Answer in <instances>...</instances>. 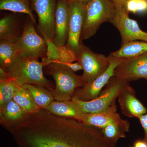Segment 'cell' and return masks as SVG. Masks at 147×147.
<instances>
[{"label": "cell", "mask_w": 147, "mask_h": 147, "mask_svg": "<svg viewBox=\"0 0 147 147\" xmlns=\"http://www.w3.org/2000/svg\"><path fill=\"white\" fill-rule=\"evenodd\" d=\"M18 147H117L101 129L45 108L7 127Z\"/></svg>", "instance_id": "obj_1"}, {"label": "cell", "mask_w": 147, "mask_h": 147, "mask_svg": "<svg viewBox=\"0 0 147 147\" xmlns=\"http://www.w3.org/2000/svg\"><path fill=\"white\" fill-rule=\"evenodd\" d=\"M42 61L46 65V73L55 81L56 87L52 92L55 100H71L75 90L86 84L82 75H77L65 64L47 57Z\"/></svg>", "instance_id": "obj_2"}, {"label": "cell", "mask_w": 147, "mask_h": 147, "mask_svg": "<svg viewBox=\"0 0 147 147\" xmlns=\"http://www.w3.org/2000/svg\"><path fill=\"white\" fill-rule=\"evenodd\" d=\"M45 66L38 59L24 57L21 54L5 70L18 86L26 84H36L45 87L53 92L51 82L44 76L42 68Z\"/></svg>", "instance_id": "obj_3"}, {"label": "cell", "mask_w": 147, "mask_h": 147, "mask_svg": "<svg viewBox=\"0 0 147 147\" xmlns=\"http://www.w3.org/2000/svg\"><path fill=\"white\" fill-rule=\"evenodd\" d=\"M117 6L111 0H90L86 4V16L81 41L94 35L100 25L111 23L115 15Z\"/></svg>", "instance_id": "obj_4"}, {"label": "cell", "mask_w": 147, "mask_h": 147, "mask_svg": "<svg viewBox=\"0 0 147 147\" xmlns=\"http://www.w3.org/2000/svg\"><path fill=\"white\" fill-rule=\"evenodd\" d=\"M127 81L117 79L113 76L97 97L93 100L83 101L72 98L80 110L85 114L99 113L108 109L117 98Z\"/></svg>", "instance_id": "obj_5"}, {"label": "cell", "mask_w": 147, "mask_h": 147, "mask_svg": "<svg viewBox=\"0 0 147 147\" xmlns=\"http://www.w3.org/2000/svg\"><path fill=\"white\" fill-rule=\"evenodd\" d=\"M34 25L28 16L24 24L23 33L16 41L20 54L24 57L37 59L47 57L48 43L38 34Z\"/></svg>", "instance_id": "obj_6"}, {"label": "cell", "mask_w": 147, "mask_h": 147, "mask_svg": "<svg viewBox=\"0 0 147 147\" xmlns=\"http://www.w3.org/2000/svg\"><path fill=\"white\" fill-rule=\"evenodd\" d=\"M84 70L82 76L86 84L91 83L104 73L110 65L109 58L105 55L94 53L86 46L83 41L80 43L78 61Z\"/></svg>", "instance_id": "obj_7"}, {"label": "cell", "mask_w": 147, "mask_h": 147, "mask_svg": "<svg viewBox=\"0 0 147 147\" xmlns=\"http://www.w3.org/2000/svg\"><path fill=\"white\" fill-rule=\"evenodd\" d=\"M32 9L38 17L37 26L48 42H52L55 34V16L58 0H30Z\"/></svg>", "instance_id": "obj_8"}, {"label": "cell", "mask_w": 147, "mask_h": 147, "mask_svg": "<svg viewBox=\"0 0 147 147\" xmlns=\"http://www.w3.org/2000/svg\"><path fill=\"white\" fill-rule=\"evenodd\" d=\"M110 65L108 68L93 82L86 84L75 90L72 98L83 101H89L98 96L102 89L108 84L114 75L115 69L124 60L125 58H117L111 55L108 56Z\"/></svg>", "instance_id": "obj_9"}, {"label": "cell", "mask_w": 147, "mask_h": 147, "mask_svg": "<svg viewBox=\"0 0 147 147\" xmlns=\"http://www.w3.org/2000/svg\"><path fill=\"white\" fill-rule=\"evenodd\" d=\"M70 20L67 42L65 46L78 57L80 50L81 37L86 16V4L68 0Z\"/></svg>", "instance_id": "obj_10"}, {"label": "cell", "mask_w": 147, "mask_h": 147, "mask_svg": "<svg viewBox=\"0 0 147 147\" xmlns=\"http://www.w3.org/2000/svg\"><path fill=\"white\" fill-rule=\"evenodd\" d=\"M128 13L124 6L117 7L115 15L111 23L119 32L122 44L137 40L147 42V32L140 29L137 21L129 17Z\"/></svg>", "instance_id": "obj_11"}, {"label": "cell", "mask_w": 147, "mask_h": 147, "mask_svg": "<svg viewBox=\"0 0 147 147\" xmlns=\"http://www.w3.org/2000/svg\"><path fill=\"white\" fill-rule=\"evenodd\" d=\"M114 76L128 82L141 79L147 80V52L137 57L125 59L116 67Z\"/></svg>", "instance_id": "obj_12"}, {"label": "cell", "mask_w": 147, "mask_h": 147, "mask_svg": "<svg viewBox=\"0 0 147 147\" xmlns=\"http://www.w3.org/2000/svg\"><path fill=\"white\" fill-rule=\"evenodd\" d=\"M70 13L68 0H58L55 16V34L52 44L55 47L66 44L68 39Z\"/></svg>", "instance_id": "obj_13"}, {"label": "cell", "mask_w": 147, "mask_h": 147, "mask_svg": "<svg viewBox=\"0 0 147 147\" xmlns=\"http://www.w3.org/2000/svg\"><path fill=\"white\" fill-rule=\"evenodd\" d=\"M135 90L129 83L123 87L118 96L121 112L124 115L139 119L146 113L145 108L136 96Z\"/></svg>", "instance_id": "obj_14"}, {"label": "cell", "mask_w": 147, "mask_h": 147, "mask_svg": "<svg viewBox=\"0 0 147 147\" xmlns=\"http://www.w3.org/2000/svg\"><path fill=\"white\" fill-rule=\"evenodd\" d=\"M116 100V99L114 100L106 110L99 113L85 114L83 117L76 120L86 125L100 129L105 127L111 123L119 120L121 118L117 113Z\"/></svg>", "instance_id": "obj_15"}, {"label": "cell", "mask_w": 147, "mask_h": 147, "mask_svg": "<svg viewBox=\"0 0 147 147\" xmlns=\"http://www.w3.org/2000/svg\"><path fill=\"white\" fill-rule=\"evenodd\" d=\"M21 24L16 16L8 14L0 20V40H9L16 42L21 36Z\"/></svg>", "instance_id": "obj_16"}, {"label": "cell", "mask_w": 147, "mask_h": 147, "mask_svg": "<svg viewBox=\"0 0 147 147\" xmlns=\"http://www.w3.org/2000/svg\"><path fill=\"white\" fill-rule=\"evenodd\" d=\"M45 109L57 115L77 119L85 115L72 100L57 101L54 100Z\"/></svg>", "instance_id": "obj_17"}, {"label": "cell", "mask_w": 147, "mask_h": 147, "mask_svg": "<svg viewBox=\"0 0 147 147\" xmlns=\"http://www.w3.org/2000/svg\"><path fill=\"white\" fill-rule=\"evenodd\" d=\"M1 123L6 128L18 122L26 115V113L13 99L0 107Z\"/></svg>", "instance_id": "obj_18"}, {"label": "cell", "mask_w": 147, "mask_h": 147, "mask_svg": "<svg viewBox=\"0 0 147 147\" xmlns=\"http://www.w3.org/2000/svg\"><path fill=\"white\" fill-rule=\"evenodd\" d=\"M129 127L130 124L128 121L121 119L100 129L106 139L116 144L119 139L126 137L125 133L129 131Z\"/></svg>", "instance_id": "obj_19"}, {"label": "cell", "mask_w": 147, "mask_h": 147, "mask_svg": "<svg viewBox=\"0 0 147 147\" xmlns=\"http://www.w3.org/2000/svg\"><path fill=\"white\" fill-rule=\"evenodd\" d=\"M20 55L16 42L0 40V68L5 69L7 68Z\"/></svg>", "instance_id": "obj_20"}, {"label": "cell", "mask_w": 147, "mask_h": 147, "mask_svg": "<svg viewBox=\"0 0 147 147\" xmlns=\"http://www.w3.org/2000/svg\"><path fill=\"white\" fill-rule=\"evenodd\" d=\"M22 86L28 91L40 108H46L55 100L52 92L42 86L26 84Z\"/></svg>", "instance_id": "obj_21"}, {"label": "cell", "mask_w": 147, "mask_h": 147, "mask_svg": "<svg viewBox=\"0 0 147 147\" xmlns=\"http://www.w3.org/2000/svg\"><path fill=\"white\" fill-rule=\"evenodd\" d=\"M147 52V42L134 40L123 44L119 50L110 55L116 57L127 59L137 57Z\"/></svg>", "instance_id": "obj_22"}, {"label": "cell", "mask_w": 147, "mask_h": 147, "mask_svg": "<svg viewBox=\"0 0 147 147\" xmlns=\"http://www.w3.org/2000/svg\"><path fill=\"white\" fill-rule=\"evenodd\" d=\"M0 9L27 14L37 25L30 0H0Z\"/></svg>", "instance_id": "obj_23"}, {"label": "cell", "mask_w": 147, "mask_h": 147, "mask_svg": "<svg viewBox=\"0 0 147 147\" xmlns=\"http://www.w3.org/2000/svg\"><path fill=\"white\" fill-rule=\"evenodd\" d=\"M13 99L21 107L26 115L36 113L40 109L28 91L23 86L19 87Z\"/></svg>", "instance_id": "obj_24"}, {"label": "cell", "mask_w": 147, "mask_h": 147, "mask_svg": "<svg viewBox=\"0 0 147 147\" xmlns=\"http://www.w3.org/2000/svg\"><path fill=\"white\" fill-rule=\"evenodd\" d=\"M20 87L11 78L0 81V107L13 99Z\"/></svg>", "instance_id": "obj_25"}, {"label": "cell", "mask_w": 147, "mask_h": 147, "mask_svg": "<svg viewBox=\"0 0 147 147\" xmlns=\"http://www.w3.org/2000/svg\"><path fill=\"white\" fill-rule=\"evenodd\" d=\"M57 56L53 60L61 63H72L78 61V57L73 51L68 49L65 45L62 47H55Z\"/></svg>", "instance_id": "obj_26"}, {"label": "cell", "mask_w": 147, "mask_h": 147, "mask_svg": "<svg viewBox=\"0 0 147 147\" xmlns=\"http://www.w3.org/2000/svg\"><path fill=\"white\" fill-rule=\"evenodd\" d=\"M137 0H129L125 3L124 7L128 12L137 13Z\"/></svg>", "instance_id": "obj_27"}, {"label": "cell", "mask_w": 147, "mask_h": 147, "mask_svg": "<svg viewBox=\"0 0 147 147\" xmlns=\"http://www.w3.org/2000/svg\"><path fill=\"white\" fill-rule=\"evenodd\" d=\"M139 119L144 132V137L143 139L147 143V108L146 113L141 116Z\"/></svg>", "instance_id": "obj_28"}, {"label": "cell", "mask_w": 147, "mask_h": 147, "mask_svg": "<svg viewBox=\"0 0 147 147\" xmlns=\"http://www.w3.org/2000/svg\"><path fill=\"white\" fill-rule=\"evenodd\" d=\"M147 12V0H137V13Z\"/></svg>", "instance_id": "obj_29"}, {"label": "cell", "mask_w": 147, "mask_h": 147, "mask_svg": "<svg viewBox=\"0 0 147 147\" xmlns=\"http://www.w3.org/2000/svg\"><path fill=\"white\" fill-rule=\"evenodd\" d=\"M64 64L68 66L70 69H71L74 72H76V71L83 69V67H82V65L78 61H77V62L75 63H67Z\"/></svg>", "instance_id": "obj_30"}, {"label": "cell", "mask_w": 147, "mask_h": 147, "mask_svg": "<svg viewBox=\"0 0 147 147\" xmlns=\"http://www.w3.org/2000/svg\"><path fill=\"white\" fill-rule=\"evenodd\" d=\"M131 147H147V143L144 139H137L134 142Z\"/></svg>", "instance_id": "obj_31"}, {"label": "cell", "mask_w": 147, "mask_h": 147, "mask_svg": "<svg viewBox=\"0 0 147 147\" xmlns=\"http://www.w3.org/2000/svg\"><path fill=\"white\" fill-rule=\"evenodd\" d=\"M117 7L124 6L125 0H111Z\"/></svg>", "instance_id": "obj_32"}, {"label": "cell", "mask_w": 147, "mask_h": 147, "mask_svg": "<svg viewBox=\"0 0 147 147\" xmlns=\"http://www.w3.org/2000/svg\"><path fill=\"white\" fill-rule=\"evenodd\" d=\"M70 1H73L78 2H80L86 4L90 0H69Z\"/></svg>", "instance_id": "obj_33"}, {"label": "cell", "mask_w": 147, "mask_h": 147, "mask_svg": "<svg viewBox=\"0 0 147 147\" xmlns=\"http://www.w3.org/2000/svg\"><path fill=\"white\" fill-rule=\"evenodd\" d=\"M129 1V0H125V2H126V1Z\"/></svg>", "instance_id": "obj_34"}, {"label": "cell", "mask_w": 147, "mask_h": 147, "mask_svg": "<svg viewBox=\"0 0 147 147\" xmlns=\"http://www.w3.org/2000/svg\"><path fill=\"white\" fill-rule=\"evenodd\" d=\"M129 147H131V146H129Z\"/></svg>", "instance_id": "obj_35"}, {"label": "cell", "mask_w": 147, "mask_h": 147, "mask_svg": "<svg viewBox=\"0 0 147 147\" xmlns=\"http://www.w3.org/2000/svg\"></svg>", "instance_id": "obj_36"}]
</instances>
